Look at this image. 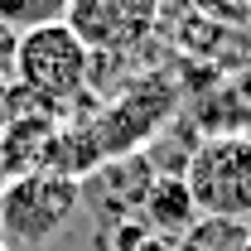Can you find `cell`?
Wrapping results in <instances>:
<instances>
[{"label":"cell","instance_id":"cell-1","mask_svg":"<svg viewBox=\"0 0 251 251\" xmlns=\"http://www.w3.org/2000/svg\"><path fill=\"white\" fill-rule=\"evenodd\" d=\"M82 208V179L53 169L15 174L0 188V237L10 247H49Z\"/></svg>","mask_w":251,"mask_h":251},{"label":"cell","instance_id":"cell-2","mask_svg":"<svg viewBox=\"0 0 251 251\" xmlns=\"http://www.w3.org/2000/svg\"><path fill=\"white\" fill-rule=\"evenodd\" d=\"M184 184L203 218L251 222V135H208L193 145Z\"/></svg>","mask_w":251,"mask_h":251},{"label":"cell","instance_id":"cell-3","mask_svg":"<svg viewBox=\"0 0 251 251\" xmlns=\"http://www.w3.org/2000/svg\"><path fill=\"white\" fill-rule=\"evenodd\" d=\"M15 82L39 92L53 106H68L77 97H87L92 82V49L68 29V25H44V29L20 34V63H15Z\"/></svg>","mask_w":251,"mask_h":251},{"label":"cell","instance_id":"cell-4","mask_svg":"<svg viewBox=\"0 0 251 251\" xmlns=\"http://www.w3.org/2000/svg\"><path fill=\"white\" fill-rule=\"evenodd\" d=\"M174 106H179V82L169 77V73H150V77H140L121 101H111L106 111H101V121L92 126V140L101 159H121L130 155L140 140H150L159 126L174 116Z\"/></svg>","mask_w":251,"mask_h":251},{"label":"cell","instance_id":"cell-5","mask_svg":"<svg viewBox=\"0 0 251 251\" xmlns=\"http://www.w3.org/2000/svg\"><path fill=\"white\" fill-rule=\"evenodd\" d=\"M164 0H68V29L92 53H130L155 34Z\"/></svg>","mask_w":251,"mask_h":251},{"label":"cell","instance_id":"cell-6","mask_svg":"<svg viewBox=\"0 0 251 251\" xmlns=\"http://www.w3.org/2000/svg\"><path fill=\"white\" fill-rule=\"evenodd\" d=\"M140 213L169 242H179L188 227L203 218L198 203H193V193H188V184H184V174H159L155 184H150V193H145V203H140Z\"/></svg>","mask_w":251,"mask_h":251},{"label":"cell","instance_id":"cell-7","mask_svg":"<svg viewBox=\"0 0 251 251\" xmlns=\"http://www.w3.org/2000/svg\"><path fill=\"white\" fill-rule=\"evenodd\" d=\"M251 222H227V218H198L184 237L174 242V251H247Z\"/></svg>","mask_w":251,"mask_h":251},{"label":"cell","instance_id":"cell-8","mask_svg":"<svg viewBox=\"0 0 251 251\" xmlns=\"http://www.w3.org/2000/svg\"><path fill=\"white\" fill-rule=\"evenodd\" d=\"M0 20L20 34L44 29V25H63L68 20V0H0Z\"/></svg>","mask_w":251,"mask_h":251},{"label":"cell","instance_id":"cell-9","mask_svg":"<svg viewBox=\"0 0 251 251\" xmlns=\"http://www.w3.org/2000/svg\"><path fill=\"white\" fill-rule=\"evenodd\" d=\"M15 63H20V29L0 20V92L15 87Z\"/></svg>","mask_w":251,"mask_h":251},{"label":"cell","instance_id":"cell-10","mask_svg":"<svg viewBox=\"0 0 251 251\" xmlns=\"http://www.w3.org/2000/svg\"><path fill=\"white\" fill-rule=\"evenodd\" d=\"M135 251H174V242H169V237H159V232H145V242H140Z\"/></svg>","mask_w":251,"mask_h":251},{"label":"cell","instance_id":"cell-11","mask_svg":"<svg viewBox=\"0 0 251 251\" xmlns=\"http://www.w3.org/2000/svg\"><path fill=\"white\" fill-rule=\"evenodd\" d=\"M5 184H10V174H5V164H0V188H5Z\"/></svg>","mask_w":251,"mask_h":251},{"label":"cell","instance_id":"cell-12","mask_svg":"<svg viewBox=\"0 0 251 251\" xmlns=\"http://www.w3.org/2000/svg\"><path fill=\"white\" fill-rule=\"evenodd\" d=\"M0 251H15V247H10V242H5V237H0Z\"/></svg>","mask_w":251,"mask_h":251},{"label":"cell","instance_id":"cell-13","mask_svg":"<svg viewBox=\"0 0 251 251\" xmlns=\"http://www.w3.org/2000/svg\"><path fill=\"white\" fill-rule=\"evenodd\" d=\"M247 251H251V237H247Z\"/></svg>","mask_w":251,"mask_h":251}]
</instances>
